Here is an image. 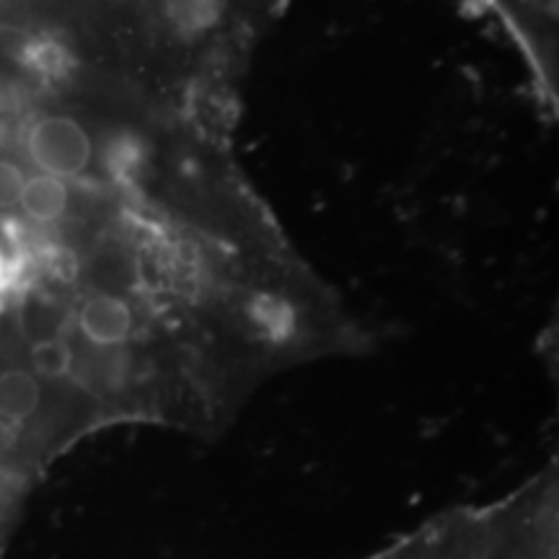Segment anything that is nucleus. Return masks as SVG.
I'll list each match as a JSON object with an SVG mask.
<instances>
[{
	"mask_svg": "<svg viewBox=\"0 0 559 559\" xmlns=\"http://www.w3.org/2000/svg\"><path fill=\"white\" fill-rule=\"evenodd\" d=\"M519 510V489L489 506L449 510L368 559H502Z\"/></svg>",
	"mask_w": 559,
	"mask_h": 559,
	"instance_id": "nucleus-1",
	"label": "nucleus"
},
{
	"mask_svg": "<svg viewBox=\"0 0 559 559\" xmlns=\"http://www.w3.org/2000/svg\"><path fill=\"white\" fill-rule=\"evenodd\" d=\"M26 153L41 174L58 179L79 177L88 169L94 145L88 132L70 117L55 115L39 120L26 135Z\"/></svg>",
	"mask_w": 559,
	"mask_h": 559,
	"instance_id": "nucleus-2",
	"label": "nucleus"
},
{
	"mask_svg": "<svg viewBox=\"0 0 559 559\" xmlns=\"http://www.w3.org/2000/svg\"><path fill=\"white\" fill-rule=\"evenodd\" d=\"M16 207L32 226H58L60 221H66L70 207V190L66 179L41 171L26 177Z\"/></svg>",
	"mask_w": 559,
	"mask_h": 559,
	"instance_id": "nucleus-3",
	"label": "nucleus"
},
{
	"mask_svg": "<svg viewBox=\"0 0 559 559\" xmlns=\"http://www.w3.org/2000/svg\"><path fill=\"white\" fill-rule=\"evenodd\" d=\"M166 16L179 32L202 34L218 26L226 0H164Z\"/></svg>",
	"mask_w": 559,
	"mask_h": 559,
	"instance_id": "nucleus-4",
	"label": "nucleus"
},
{
	"mask_svg": "<svg viewBox=\"0 0 559 559\" xmlns=\"http://www.w3.org/2000/svg\"><path fill=\"white\" fill-rule=\"evenodd\" d=\"M26 174L11 160H0V210H11L19 205L21 187H24Z\"/></svg>",
	"mask_w": 559,
	"mask_h": 559,
	"instance_id": "nucleus-5",
	"label": "nucleus"
}]
</instances>
